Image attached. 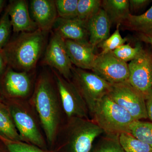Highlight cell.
Masks as SVG:
<instances>
[{
  "instance_id": "15",
  "label": "cell",
  "mask_w": 152,
  "mask_h": 152,
  "mask_svg": "<svg viewBox=\"0 0 152 152\" xmlns=\"http://www.w3.org/2000/svg\"><path fill=\"white\" fill-rule=\"evenodd\" d=\"M53 29L64 40L83 43H89L86 23L78 18L64 19L58 17Z\"/></svg>"
},
{
  "instance_id": "25",
  "label": "cell",
  "mask_w": 152,
  "mask_h": 152,
  "mask_svg": "<svg viewBox=\"0 0 152 152\" xmlns=\"http://www.w3.org/2000/svg\"><path fill=\"white\" fill-rule=\"evenodd\" d=\"M120 25H117L116 29L112 35L97 46L102 50L100 53L105 54L113 52L117 48L124 45L127 41L126 38H123L120 33Z\"/></svg>"
},
{
  "instance_id": "20",
  "label": "cell",
  "mask_w": 152,
  "mask_h": 152,
  "mask_svg": "<svg viewBox=\"0 0 152 152\" xmlns=\"http://www.w3.org/2000/svg\"><path fill=\"white\" fill-rule=\"evenodd\" d=\"M131 29L147 36H152V6L140 15L130 14L125 22Z\"/></svg>"
},
{
  "instance_id": "18",
  "label": "cell",
  "mask_w": 152,
  "mask_h": 152,
  "mask_svg": "<svg viewBox=\"0 0 152 152\" xmlns=\"http://www.w3.org/2000/svg\"><path fill=\"white\" fill-rule=\"evenodd\" d=\"M102 8L111 25H121L126 21L130 14L128 0H104L102 1Z\"/></svg>"
},
{
  "instance_id": "31",
  "label": "cell",
  "mask_w": 152,
  "mask_h": 152,
  "mask_svg": "<svg viewBox=\"0 0 152 152\" xmlns=\"http://www.w3.org/2000/svg\"><path fill=\"white\" fill-rule=\"evenodd\" d=\"M148 118L152 121V88L145 96Z\"/></svg>"
},
{
  "instance_id": "7",
  "label": "cell",
  "mask_w": 152,
  "mask_h": 152,
  "mask_svg": "<svg viewBox=\"0 0 152 152\" xmlns=\"http://www.w3.org/2000/svg\"><path fill=\"white\" fill-rule=\"evenodd\" d=\"M67 138L72 152H90L95 139L104 133L94 121L71 118Z\"/></svg>"
},
{
  "instance_id": "4",
  "label": "cell",
  "mask_w": 152,
  "mask_h": 152,
  "mask_svg": "<svg viewBox=\"0 0 152 152\" xmlns=\"http://www.w3.org/2000/svg\"><path fill=\"white\" fill-rule=\"evenodd\" d=\"M71 79L84 100L92 116L98 102L108 95L112 85L94 73L73 67Z\"/></svg>"
},
{
  "instance_id": "34",
  "label": "cell",
  "mask_w": 152,
  "mask_h": 152,
  "mask_svg": "<svg viewBox=\"0 0 152 152\" xmlns=\"http://www.w3.org/2000/svg\"><path fill=\"white\" fill-rule=\"evenodd\" d=\"M6 1L4 0H0V15L3 8H4V6L5 4Z\"/></svg>"
},
{
  "instance_id": "30",
  "label": "cell",
  "mask_w": 152,
  "mask_h": 152,
  "mask_svg": "<svg viewBox=\"0 0 152 152\" xmlns=\"http://www.w3.org/2000/svg\"><path fill=\"white\" fill-rule=\"evenodd\" d=\"M151 1L148 0H130L129 9L131 10H138L148 5Z\"/></svg>"
},
{
  "instance_id": "22",
  "label": "cell",
  "mask_w": 152,
  "mask_h": 152,
  "mask_svg": "<svg viewBox=\"0 0 152 152\" xmlns=\"http://www.w3.org/2000/svg\"><path fill=\"white\" fill-rule=\"evenodd\" d=\"M130 134L152 147V123L135 121L130 127Z\"/></svg>"
},
{
  "instance_id": "21",
  "label": "cell",
  "mask_w": 152,
  "mask_h": 152,
  "mask_svg": "<svg viewBox=\"0 0 152 152\" xmlns=\"http://www.w3.org/2000/svg\"><path fill=\"white\" fill-rule=\"evenodd\" d=\"M120 144L125 152H152V147L138 140L129 133L119 135Z\"/></svg>"
},
{
  "instance_id": "19",
  "label": "cell",
  "mask_w": 152,
  "mask_h": 152,
  "mask_svg": "<svg viewBox=\"0 0 152 152\" xmlns=\"http://www.w3.org/2000/svg\"><path fill=\"white\" fill-rule=\"evenodd\" d=\"M0 136L5 140L24 141L14 123L9 109L0 103Z\"/></svg>"
},
{
  "instance_id": "16",
  "label": "cell",
  "mask_w": 152,
  "mask_h": 152,
  "mask_svg": "<svg viewBox=\"0 0 152 152\" xmlns=\"http://www.w3.org/2000/svg\"><path fill=\"white\" fill-rule=\"evenodd\" d=\"M68 55L72 64L83 70H92L97 55L95 47L89 43H83L70 40H65Z\"/></svg>"
},
{
  "instance_id": "3",
  "label": "cell",
  "mask_w": 152,
  "mask_h": 152,
  "mask_svg": "<svg viewBox=\"0 0 152 152\" xmlns=\"http://www.w3.org/2000/svg\"><path fill=\"white\" fill-rule=\"evenodd\" d=\"M92 117L107 135L130 134V127L135 121L130 114L106 95L96 105Z\"/></svg>"
},
{
  "instance_id": "29",
  "label": "cell",
  "mask_w": 152,
  "mask_h": 152,
  "mask_svg": "<svg viewBox=\"0 0 152 152\" xmlns=\"http://www.w3.org/2000/svg\"><path fill=\"white\" fill-rule=\"evenodd\" d=\"M5 141L6 146L10 152H45L37 147L23 142Z\"/></svg>"
},
{
  "instance_id": "12",
  "label": "cell",
  "mask_w": 152,
  "mask_h": 152,
  "mask_svg": "<svg viewBox=\"0 0 152 152\" xmlns=\"http://www.w3.org/2000/svg\"><path fill=\"white\" fill-rule=\"evenodd\" d=\"M1 77L5 94L13 98H24L29 94L31 82L28 72H17L8 66Z\"/></svg>"
},
{
  "instance_id": "1",
  "label": "cell",
  "mask_w": 152,
  "mask_h": 152,
  "mask_svg": "<svg viewBox=\"0 0 152 152\" xmlns=\"http://www.w3.org/2000/svg\"><path fill=\"white\" fill-rule=\"evenodd\" d=\"M46 33L41 30L21 33L3 48L8 66L29 72L36 67L46 44Z\"/></svg>"
},
{
  "instance_id": "2",
  "label": "cell",
  "mask_w": 152,
  "mask_h": 152,
  "mask_svg": "<svg viewBox=\"0 0 152 152\" xmlns=\"http://www.w3.org/2000/svg\"><path fill=\"white\" fill-rule=\"evenodd\" d=\"M57 93L50 77L47 74H41L36 83L33 100L50 143L54 141L59 124Z\"/></svg>"
},
{
  "instance_id": "9",
  "label": "cell",
  "mask_w": 152,
  "mask_h": 152,
  "mask_svg": "<svg viewBox=\"0 0 152 152\" xmlns=\"http://www.w3.org/2000/svg\"><path fill=\"white\" fill-rule=\"evenodd\" d=\"M91 70L111 85L129 81L128 64L119 59L112 52L97 55Z\"/></svg>"
},
{
  "instance_id": "14",
  "label": "cell",
  "mask_w": 152,
  "mask_h": 152,
  "mask_svg": "<svg viewBox=\"0 0 152 152\" xmlns=\"http://www.w3.org/2000/svg\"><path fill=\"white\" fill-rule=\"evenodd\" d=\"M30 10L39 29L48 32L53 29L58 18L55 0H32Z\"/></svg>"
},
{
  "instance_id": "10",
  "label": "cell",
  "mask_w": 152,
  "mask_h": 152,
  "mask_svg": "<svg viewBox=\"0 0 152 152\" xmlns=\"http://www.w3.org/2000/svg\"><path fill=\"white\" fill-rule=\"evenodd\" d=\"M128 67L129 83L145 96L152 88V54L143 49Z\"/></svg>"
},
{
  "instance_id": "28",
  "label": "cell",
  "mask_w": 152,
  "mask_h": 152,
  "mask_svg": "<svg viewBox=\"0 0 152 152\" xmlns=\"http://www.w3.org/2000/svg\"><path fill=\"white\" fill-rule=\"evenodd\" d=\"M95 152H125L119 140V136L107 135Z\"/></svg>"
},
{
  "instance_id": "32",
  "label": "cell",
  "mask_w": 152,
  "mask_h": 152,
  "mask_svg": "<svg viewBox=\"0 0 152 152\" xmlns=\"http://www.w3.org/2000/svg\"><path fill=\"white\" fill-rule=\"evenodd\" d=\"M8 67L7 60L4 50H0V77L4 73Z\"/></svg>"
},
{
  "instance_id": "17",
  "label": "cell",
  "mask_w": 152,
  "mask_h": 152,
  "mask_svg": "<svg viewBox=\"0 0 152 152\" xmlns=\"http://www.w3.org/2000/svg\"><path fill=\"white\" fill-rule=\"evenodd\" d=\"M86 23L89 36V42L95 48L110 36L111 23L102 8Z\"/></svg>"
},
{
  "instance_id": "11",
  "label": "cell",
  "mask_w": 152,
  "mask_h": 152,
  "mask_svg": "<svg viewBox=\"0 0 152 152\" xmlns=\"http://www.w3.org/2000/svg\"><path fill=\"white\" fill-rule=\"evenodd\" d=\"M18 132L24 141L43 147L45 141L32 117L23 110L15 106L9 109Z\"/></svg>"
},
{
  "instance_id": "33",
  "label": "cell",
  "mask_w": 152,
  "mask_h": 152,
  "mask_svg": "<svg viewBox=\"0 0 152 152\" xmlns=\"http://www.w3.org/2000/svg\"><path fill=\"white\" fill-rule=\"evenodd\" d=\"M140 39L141 40L149 44L152 46V36H147L140 34Z\"/></svg>"
},
{
  "instance_id": "24",
  "label": "cell",
  "mask_w": 152,
  "mask_h": 152,
  "mask_svg": "<svg viewBox=\"0 0 152 152\" xmlns=\"http://www.w3.org/2000/svg\"><path fill=\"white\" fill-rule=\"evenodd\" d=\"M58 17L64 19L77 18L78 0H55Z\"/></svg>"
},
{
  "instance_id": "13",
  "label": "cell",
  "mask_w": 152,
  "mask_h": 152,
  "mask_svg": "<svg viewBox=\"0 0 152 152\" xmlns=\"http://www.w3.org/2000/svg\"><path fill=\"white\" fill-rule=\"evenodd\" d=\"M7 9L14 32H29L38 29L36 23L30 17L26 1H10Z\"/></svg>"
},
{
  "instance_id": "5",
  "label": "cell",
  "mask_w": 152,
  "mask_h": 152,
  "mask_svg": "<svg viewBox=\"0 0 152 152\" xmlns=\"http://www.w3.org/2000/svg\"><path fill=\"white\" fill-rule=\"evenodd\" d=\"M53 69L57 91L67 116L90 120L88 109L78 90L72 81L65 79Z\"/></svg>"
},
{
  "instance_id": "8",
  "label": "cell",
  "mask_w": 152,
  "mask_h": 152,
  "mask_svg": "<svg viewBox=\"0 0 152 152\" xmlns=\"http://www.w3.org/2000/svg\"><path fill=\"white\" fill-rule=\"evenodd\" d=\"M45 49L42 64L51 67L65 79L70 80L72 64L68 55L65 40L53 32Z\"/></svg>"
},
{
  "instance_id": "26",
  "label": "cell",
  "mask_w": 152,
  "mask_h": 152,
  "mask_svg": "<svg viewBox=\"0 0 152 152\" xmlns=\"http://www.w3.org/2000/svg\"><path fill=\"white\" fill-rule=\"evenodd\" d=\"M142 50L141 46L139 44L134 48H133L128 44L121 46L112 52L119 59L127 63L134 59Z\"/></svg>"
},
{
  "instance_id": "27",
  "label": "cell",
  "mask_w": 152,
  "mask_h": 152,
  "mask_svg": "<svg viewBox=\"0 0 152 152\" xmlns=\"http://www.w3.org/2000/svg\"><path fill=\"white\" fill-rule=\"evenodd\" d=\"M12 29L10 16L6 8L0 18V50L4 48L10 41Z\"/></svg>"
},
{
  "instance_id": "23",
  "label": "cell",
  "mask_w": 152,
  "mask_h": 152,
  "mask_svg": "<svg viewBox=\"0 0 152 152\" xmlns=\"http://www.w3.org/2000/svg\"><path fill=\"white\" fill-rule=\"evenodd\" d=\"M102 8L100 0H78L77 18L86 23Z\"/></svg>"
},
{
  "instance_id": "6",
  "label": "cell",
  "mask_w": 152,
  "mask_h": 152,
  "mask_svg": "<svg viewBox=\"0 0 152 152\" xmlns=\"http://www.w3.org/2000/svg\"><path fill=\"white\" fill-rule=\"evenodd\" d=\"M108 95L130 114L135 121L148 118L145 96L129 81L112 85Z\"/></svg>"
}]
</instances>
